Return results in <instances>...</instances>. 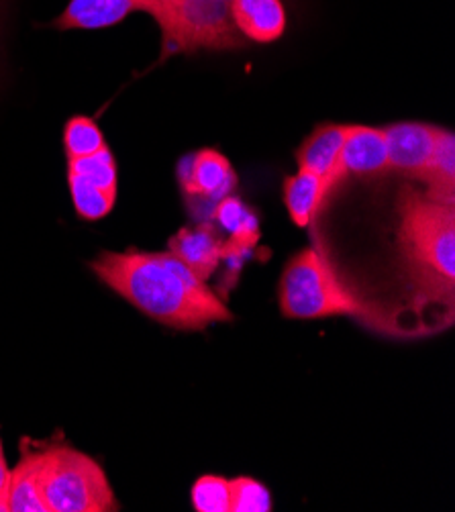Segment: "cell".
<instances>
[{"mask_svg":"<svg viewBox=\"0 0 455 512\" xmlns=\"http://www.w3.org/2000/svg\"><path fill=\"white\" fill-rule=\"evenodd\" d=\"M190 500L196 512H231V484L223 476L207 474L194 482Z\"/></svg>","mask_w":455,"mask_h":512,"instance_id":"d6986e66","label":"cell"},{"mask_svg":"<svg viewBox=\"0 0 455 512\" xmlns=\"http://www.w3.org/2000/svg\"><path fill=\"white\" fill-rule=\"evenodd\" d=\"M398 247L409 268L417 304H441L453 313L455 207L404 186L398 196Z\"/></svg>","mask_w":455,"mask_h":512,"instance_id":"7a4b0ae2","label":"cell"},{"mask_svg":"<svg viewBox=\"0 0 455 512\" xmlns=\"http://www.w3.org/2000/svg\"><path fill=\"white\" fill-rule=\"evenodd\" d=\"M280 309L288 319L356 317L376 331L404 335L390 317L366 302L315 249H302L288 262L280 280Z\"/></svg>","mask_w":455,"mask_h":512,"instance_id":"3957f363","label":"cell"},{"mask_svg":"<svg viewBox=\"0 0 455 512\" xmlns=\"http://www.w3.org/2000/svg\"><path fill=\"white\" fill-rule=\"evenodd\" d=\"M68 174L80 176L98 188L119 194V168L109 145L98 149L92 156L68 160Z\"/></svg>","mask_w":455,"mask_h":512,"instance_id":"e0dca14e","label":"cell"},{"mask_svg":"<svg viewBox=\"0 0 455 512\" xmlns=\"http://www.w3.org/2000/svg\"><path fill=\"white\" fill-rule=\"evenodd\" d=\"M427 182V196L455 207V137L439 129L429 166L421 178Z\"/></svg>","mask_w":455,"mask_h":512,"instance_id":"4fadbf2b","label":"cell"},{"mask_svg":"<svg viewBox=\"0 0 455 512\" xmlns=\"http://www.w3.org/2000/svg\"><path fill=\"white\" fill-rule=\"evenodd\" d=\"M439 127L417 121H402L384 129L388 170L423 178L435 147Z\"/></svg>","mask_w":455,"mask_h":512,"instance_id":"52a82bcc","label":"cell"},{"mask_svg":"<svg viewBox=\"0 0 455 512\" xmlns=\"http://www.w3.org/2000/svg\"><path fill=\"white\" fill-rule=\"evenodd\" d=\"M284 204L290 221L307 229L323 209L321 178L307 170H298L294 176H288L284 180Z\"/></svg>","mask_w":455,"mask_h":512,"instance_id":"5bb4252c","label":"cell"},{"mask_svg":"<svg viewBox=\"0 0 455 512\" xmlns=\"http://www.w3.org/2000/svg\"><path fill=\"white\" fill-rule=\"evenodd\" d=\"M90 270L137 311L166 327L202 331L233 319L219 294L170 251H103L90 262Z\"/></svg>","mask_w":455,"mask_h":512,"instance_id":"6da1fadb","label":"cell"},{"mask_svg":"<svg viewBox=\"0 0 455 512\" xmlns=\"http://www.w3.org/2000/svg\"><path fill=\"white\" fill-rule=\"evenodd\" d=\"M52 445L23 451L21 462L11 470L9 484V512H49L45 502V478Z\"/></svg>","mask_w":455,"mask_h":512,"instance_id":"9c48e42d","label":"cell"},{"mask_svg":"<svg viewBox=\"0 0 455 512\" xmlns=\"http://www.w3.org/2000/svg\"><path fill=\"white\" fill-rule=\"evenodd\" d=\"M105 145H107L105 133L94 119H90L86 115H76L66 123V127H64L66 160H78V158L92 156V153L103 149Z\"/></svg>","mask_w":455,"mask_h":512,"instance_id":"ac0fdd59","label":"cell"},{"mask_svg":"<svg viewBox=\"0 0 455 512\" xmlns=\"http://www.w3.org/2000/svg\"><path fill=\"white\" fill-rule=\"evenodd\" d=\"M349 133V125H337V123H325L319 125L305 141L296 149V162L300 170H307L321 180L331 174L335 168L339 153L343 149L345 137Z\"/></svg>","mask_w":455,"mask_h":512,"instance_id":"7c38bea8","label":"cell"},{"mask_svg":"<svg viewBox=\"0 0 455 512\" xmlns=\"http://www.w3.org/2000/svg\"><path fill=\"white\" fill-rule=\"evenodd\" d=\"M388 170V149L384 129L349 125L339 160L331 174L321 180L323 207L327 196L349 176H378Z\"/></svg>","mask_w":455,"mask_h":512,"instance_id":"5b68a950","label":"cell"},{"mask_svg":"<svg viewBox=\"0 0 455 512\" xmlns=\"http://www.w3.org/2000/svg\"><path fill=\"white\" fill-rule=\"evenodd\" d=\"M223 239L209 223L180 229L168 243V251L184 262L200 280L209 282L223 262Z\"/></svg>","mask_w":455,"mask_h":512,"instance_id":"30bf717a","label":"cell"},{"mask_svg":"<svg viewBox=\"0 0 455 512\" xmlns=\"http://www.w3.org/2000/svg\"><path fill=\"white\" fill-rule=\"evenodd\" d=\"M231 484V512H270V490L249 476L229 480Z\"/></svg>","mask_w":455,"mask_h":512,"instance_id":"ffe728a7","label":"cell"},{"mask_svg":"<svg viewBox=\"0 0 455 512\" xmlns=\"http://www.w3.org/2000/svg\"><path fill=\"white\" fill-rule=\"evenodd\" d=\"M49 512H115L119 500L94 457L72 445H52L45 478Z\"/></svg>","mask_w":455,"mask_h":512,"instance_id":"277c9868","label":"cell"},{"mask_svg":"<svg viewBox=\"0 0 455 512\" xmlns=\"http://www.w3.org/2000/svg\"><path fill=\"white\" fill-rule=\"evenodd\" d=\"M9 484H11V468L5 455L3 437H0V512H9V502H7Z\"/></svg>","mask_w":455,"mask_h":512,"instance_id":"44dd1931","label":"cell"},{"mask_svg":"<svg viewBox=\"0 0 455 512\" xmlns=\"http://www.w3.org/2000/svg\"><path fill=\"white\" fill-rule=\"evenodd\" d=\"M235 29L256 43H272L286 31V9L282 0H231Z\"/></svg>","mask_w":455,"mask_h":512,"instance_id":"8fae6325","label":"cell"},{"mask_svg":"<svg viewBox=\"0 0 455 512\" xmlns=\"http://www.w3.org/2000/svg\"><path fill=\"white\" fill-rule=\"evenodd\" d=\"M137 11L149 13V0H70L52 27L58 31H100L123 23Z\"/></svg>","mask_w":455,"mask_h":512,"instance_id":"ba28073f","label":"cell"},{"mask_svg":"<svg viewBox=\"0 0 455 512\" xmlns=\"http://www.w3.org/2000/svg\"><path fill=\"white\" fill-rule=\"evenodd\" d=\"M180 188L190 198H205L215 204L237 186L231 162L217 149H198L178 162Z\"/></svg>","mask_w":455,"mask_h":512,"instance_id":"8992f818","label":"cell"},{"mask_svg":"<svg viewBox=\"0 0 455 512\" xmlns=\"http://www.w3.org/2000/svg\"><path fill=\"white\" fill-rule=\"evenodd\" d=\"M215 221L231 233L233 241L256 245L260 239V221L239 196H225L215 204Z\"/></svg>","mask_w":455,"mask_h":512,"instance_id":"9a60e30c","label":"cell"},{"mask_svg":"<svg viewBox=\"0 0 455 512\" xmlns=\"http://www.w3.org/2000/svg\"><path fill=\"white\" fill-rule=\"evenodd\" d=\"M68 188L78 219L88 223L109 217L117 204V194L98 188L92 182L74 174H68Z\"/></svg>","mask_w":455,"mask_h":512,"instance_id":"2e32d148","label":"cell"}]
</instances>
